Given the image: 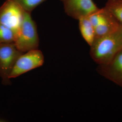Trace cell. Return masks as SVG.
Wrapping results in <instances>:
<instances>
[{
    "instance_id": "8fae6325",
    "label": "cell",
    "mask_w": 122,
    "mask_h": 122,
    "mask_svg": "<svg viewBox=\"0 0 122 122\" xmlns=\"http://www.w3.org/2000/svg\"><path fill=\"white\" fill-rule=\"evenodd\" d=\"M16 35L14 31L0 23V44L14 43Z\"/></svg>"
},
{
    "instance_id": "9c48e42d",
    "label": "cell",
    "mask_w": 122,
    "mask_h": 122,
    "mask_svg": "<svg viewBox=\"0 0 122 122\" xmlns=\"http://www.w3.org/2000/svg\"><path fill=\"white\" fill-rule=\"evenodd\" d=\"M78 20L81 35L86 42L91 46L96 39L94 28L87 16L80 18Z\"/></svg>"
},
{
    "instance_id": "7a4b0ae2",
    "label": "cell",
    "mask_w": 122,
    "mask_h": 122,
    "mask_svg": "<svg viewBox=\"0 0 122 122\" xmlns=\"http://www.w3.org/2000/svg\"><path fill=\"white\" fill-rule=\"evenodd\" d=\"M14 43L18 49L22 52L38 49L39 38L37 26L31 17L30 12H25Z\"/></svg>"
},
{
    "instance_id": "5b68a950",
    "label": "cell",
    "mask_w": 122,
    "mask_h": 122,
    "mask_svg": "<svg viewBox=\"0 0 122 122\" xmlns=\"http://www.w3.org/2000/svg\"><path fill=\"white\" fill-rule=\"evenodd\" d=\"M25 11L12 0H7L0 7V23L14 31L19 30Z\"/></svg>"
},
{
    "instance_id": "8992f818",
    "label": "cell",
    "mask_w": 122,
    "mask_h": 122,
    "mask_svg": "<svg viewBox=\"0 0 122 122\" xmlns=\"http://www.w3.org/2000/svg\"><path fill=\"white\" fill-rule=\"evenodd\" d=\"M44 61L43 52L38 49L24 52L18 58L9 78L17 77L22 74L42 66Z\"/></svg>"
},
{
    "instance_id": "52a82bcc",
    "label": "cell",
    "mask_w": 122,
    "mask_h": 122,
    "mask_svg": "<svg viewBox=\"0 0 122 122\" xmlns=\"http://www.w3.org/2000/svg\"><path fill=\"white\" fill-rule=\"evenodd\" d=\"M66 14L78 20L98 9L93 0H61Z\"/></svg>"
},
{
    "instance_id": "6da1fadb",
    "label": "cell",
    "mask_w": 122,
    "mask_h": 122,
    "mask_svg": "<svg viewBox=\"0 0 122 122\" xmlns=\"http://www.w3.org/2000/svg\"><path fill=\"white\" fill-rule=\"evenodd\" d=\"M90 47V56L97 64L109 62L122 50V24L118 30L96 39Z\"/></svg>"
},
{
    "instance_id": "3957f363",
    "label": "cell",
    "mask_w": 122,
    "mask_h": 122,
    "mask_svg": "<svg viewBox=\"0 0 122 122\" xmlns=\"http://www.w3.org/2000/svg\"><path fill=\"white\" fill-rule=\"evenodd\" d=\"M87 16L94 28L96 39L118 30L121 25L105 7L98 8Z\"/></svg>"
},
{
    "instance_id": "30bf717a",
    "label": "cell",
    "mask_w": 122,
    "mask_h": 122,
    "mask_svg": "<svg viewBox=\"0 0 122 122\" xmlns=\"http://www.w3.org/2000/svg\"><path fill=\"white\" fill-rule=\"evenodd\" d=\"M105 7L122 24V0H108Z\"/></svg>"
},
{
    "instance_id": "7c38bea8",
    "label": "cell",
    "mask_w": 122,
    "mask_h": 122,
    "mask_svg": "<svg viewBox=\"0 0 122 122\" xmlns=\"http://www.w3.org/2000/svg\"><path fill=\"white\" fill-rule=\"evenodd\" d=\"M20 5L25 11L31 13L33 10L46 0H12Z\"/></svg>"
},
{
    "instance_id": "277c9868",
    "label": "cell",
    "mask_w": 122,
    "mask_h": 122,
    "mask_svg": "<svg viewBox=\"0 0 122 122\" xmlns=\"http://www.w3.org/2000/svg\"><path fill=\"white\" fill-rule=\"evenodd\" d=\"M23 53L18 49L14 43L0 44V77L3 84H10V74L18 58Z\"/></svg>"
},
{
    "instance_id": "ba28073f",
    "label": "cell",
    "mask_w": 122,
    "mask_h": 122,
    "mask_svg": "<svg viewBox=\"0 0 122 122\" xmlns=\"http://www.w3.org/2000/svg\"><path fill=\"white\" fill-rule=\"evenodd\" d=\"M97 71L105 78L122 87V50L109 62L99 65Z\"/></svg>"
}]
</instances>
